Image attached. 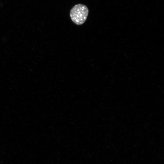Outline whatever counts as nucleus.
Here are the masks:
<instances>
[{"instance_id":"1","label":"nucleus","mask_w":164,"mask_h":164,"mask_svg":"<svg viewBox=\"0 0 164 164\" xmlns=\"http://www.w3.org/2000/svg\"><path fill=\"white\" fill-rule=\"evenodd\" d=\"M88 13V9L86 6L79 4L75 5L71 9L70 16L75 24L81 25L86 20Z\"/></svg>"}]
</instances>
